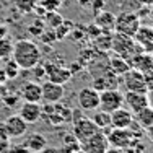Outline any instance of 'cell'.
<instances>
[{
  "label": "cell",
  "instance_id": "1",
  "mask_svg": "<svg viewBox=\"0 0 153 153\" xmlns=\"http://www.w3.org/2000/svg\"><path fill=\"white\" fill-rule=\"evenodd\" d=\"M12 59L21 70H31L41 62V49L33 39H20L13 44Z\"/></svg>",
  "mask_w": 153,
  "mask_h": 153
},
{
  "label": "cell",
  "instance_id": "2",
  "mask_svg": "<svg viewBox=\"0 0 153 153\" xmlns=\"http://www.w3.org/2000/svg\"><path fill=\"white\" fill-rule=\"evenodd\" d=\"M111 51L117 56L124 57L127 62L132 59L134 56H137L138 52H145L140 46L135 42L134 38L129 36L119 34V33H112V44H111Z\"/></svg>",
  "mask_w": 153,
  "mask_h": 153
},
{
  "label": "cell",
  "instance_id": "3",
  "mask_svg": "<svg viewBox=\"0 0 153 153\" xmlns=\"http://www.w3.org/2000/svg\"><path fill=\"white\" fill-rule=\"evenodd\" d=\"M142 21L140 16L135 12H121L116 16V25H114V33L134 38L137 30L140 28Z\"/></svg>",
  "mask_w": 153,
  "mask_h": 153
},
{
  "label": "cell",
  "instance_id": "4",
  "mask_svg": "<svg viewBox=\"0 0 153 153\" xmlns=\"http://www.w3.org/2000/svg\"><path fill=\"white\" fill-rule=\"evenodd\" d=\"M106 130V138L109 147L119 148V150H124V148H130L134 143H135L137 138H134V134L130 132V129H114V127H108Z\"/></svg>",
  "mask_w": 153,
  "mask_h": 153
},
{
  "label": "cell",
  "instance_id": "5",
  "mask_svg": "<svg viewBox=\"0 0 153 153\" xmlns=\"http://www.w3.org/2000/svg\"><path fill=\"white\" fill-rule=\"evenodd\" d=\"M72 116H75L74 119V129H72V135H74L80 143L86 142L90 137H93L98 132V127L94 126V122L90 117L85 116H78L76 112H72Z\"/></svg>",
  "mask_w": 153,
  "mask_h": 153
},
{
  "label": "cell",
  "instance_id": "6",
  "mask_svg": "<svg viewBox=\"0 0 153 153\" xmlns=\"http://www.w3.org/2000/svg\"><path fill=\"white\" fill-rule=\"evenodd\" d=\"M122 76V83L126 86L127 91H142V93H147L148 91V85H147V80L142 72L135 70V68H129Z\"/></svg>",
  "mask_w": 153,
  "mask_h": 153
},
{
  "label": "cell",
  "instance_id": "7",
  "mask_svg": "<svg viewBox=\"0 0 153 153\" xmlns=\"http://www.w3.org/2000/svg\"><path fill=\"white\" fill-rule=\"evenodd\" d=\"M44 72H46V78L49 82L54 83H60L65 85L67 82H70L72 72L68 70V67H64L62 64H56V62H46L44 64Z\"/></svg>",
  "mask_w": 153,
  "mask_h": 153
},
{
  "label": "cell",
  "instance_id": "8",
  "mask_svg": "<svg viewBox=\"0 0 153 153\" xmlns=\"http://www.w3.org/2000/svg\"><path fill=\"white\" fill-rule=\"evenodd\" d=\"M76 101L83 111H96L100 108V91H96L93 86H85L76 93Z\"/></svg>",
  "mask_w": 153,
  "mask_h": 153
},
{
  "label": "cell",
  "instance_id": "9",
  "mask_svg": "<svg viewBox=\"0 0 153 153\" xmlns=\"http://www.w3.org/2000/svg\"><path fill=\"white\" fill-rule=\"evenodd\" d=\"M124 106V94L119 90H104L100 93V109L112 112Z\"/></svg>",
  "mask_w": 153,
  "mask_h": 153
},
{
  "label": "cell",
  "instance_id": "10",
  "mask_svg": "<svg viewBox=\"0 0 153 153\" xmlns=\"http://www.w3.org/2000/svg\"><path fill=\"white\" fill-rule=\"evenodd\" d=\"M124 104L127 106L132 114L138 112L140 109L150 106V101H148V94L142 93V91H126L124 93Z\"/></svg>",
  "mask_w": 153,
  "mask_h": 153
},
{
  "label": "cell",
  "instance_id": "11",
  "mask_svg": "<svg viewBox=\"0 0 153 153\" xmlns=\"http://www.w3.org/2000/svg\"><path fill=\"white\" fill-rule=\"evenodd\" d=\"M108 148H109V143L103 130H98L93 137H90L86 142L82 143L83 153H106Z\"/></svg>",
  "mask_w": 153,
  "mask_h": 153
},
{
  "label": "cell",
  "instance_id": "12",
  "mask_svg": "<svg viewBox=\"0 0 153 153\" xmlns=\"http://www.w3.org/2000/svg\"><path fill=\"white\" fill-rule=\"evenodd\" d=\"M41 91H42V100H44L46 103H51V104H57L62 98L65 96L64 85L49 82V80L41 85Z\"/></svg>",
  "mask_w": 153,
  "mask_h": 153
},
{
  "label": "cell",
  "instance_id": "13",
  "mask_svg": "<svg viewBox=\"0 0 153 153\" xmlns=\"http://www.w3.org/2000/svg\"><path fill=\"white\" fill-rule=\"evenodd\" d=\"M3 126H5V130H7V134H8L10 138H20L28 132V124L18 114L8 116V117L5 119V122H3Z\"/></svg>",
  "mask_w": 153,
  "mask_h": 153
},
{
  "label": "cell",
  "instance_id": "14",
  "mask_svg": "<svg viewBox=\"0 0 153 153\" xmlns=\"http://www.w3.org/2000/svg\"><path fill=\"white\" fill-rule=\"evenodd\" d=\"M20 98L26 103H41L42 101V91H41V85L36 82H25L20 86Z\"/></svg>",
  "mask_w": 153,
  "mask_h": 153
},
{
  "label": "cell",
  "instance_id": "15",
  "mask_svg": "<svg viewBox=\"0 0 153 153\" xmlns=\"http://www.w3.org/2000/svg\"><path fill=\"white\" fill-rule=\"evenodd\" d=\"M18 116L26 124H36L42 116V106L39 103H26V101H23L20 106Z\"/></svg>",
  "mask_w": 153,
  "mask_h": 153
},
{
  "label": "cell",
  "instance_id": "16",
  "mask_svg": "<svg viewBox=\"0 0 153 153\" xmlns=\"http://www.w3.org/2000/svg\"><path fill=\"white\" fill-rule=\"evenodd\" d=\"M134 124V114L127 108H119L111 112V127L114 129H129Z\"/></svg>",
  "mask_w": 153,
  "mask_h": 153
},
{
  "label": "cell",
  "instance_id": "17",
  "mask_svg": "<svg viewBox=\"0 0 153 153\" xmlns=\"http://www.w3.org/2000/svg\"><path fill=\"white\" fill-rule=\"evenodd\" d=\"M134 39H135V42L145 52H152V49H153V26H143V25H140V28L137 30Z\"/></svg>",
  "mask_w": 153,
  "mask_h": 153
},
{
  "label": "cell",
  "instance_id": "18",
  "mask_svg": "<svg viewBox=\"0 0 153 153\" xmlns=\"http://www.w3.org/2000/svg\"><path fill=\"white\" fill-rule=\"evenodd\" d=\"M94 25L100 28L103 33H114V25H116V15L108 10H103L98 15H94Z\"/></svg>",
  "mask_w": 153,
  "mask_h": 153
},
{
  "label": "cell",
  "instance_id": "19",
  "mask_svg": "<svg viewBox=\"0 0 153 153\" xmlns=\"http://www.w3.org/2000/svg\"><path fill=\"white\" fill-rule=\"evenodd\" d=\"M108 68L112 72V74L121 76V75H124L127 70H129L130 65H129V62L124 59V57L114 54V56H111V57H109V60H108Z\"/></svg>",
  "mask_w": 153,
  "mask_h": 153
},
{
  "label": "cell",
  "instance_id": "20",
  "mask_svg": "<svg viewBox=\"0 0 153 153\" xmlns=\"http://www.w3.org/2000/svg\"><path fill=\"white\" fill-rule=\"evenodd\" d=\"M25 147H26L31 153L42 152L47 147V138L42 135V134L34 132V134H31V135L26 138V145H25Z\"/></svg>",
  "mask_w": 153,
  "mask_h": 153
},
{
  "label": "cell",
  "instance_id": "21",
  "mask_svg": "<svg viewBox=\"0 0 153 153\" xmlns=\"http://www.w3.org/2000/svg\"><path fill=\"white\" fill-rule=\"evenodd\" d=\"M134 122H137L142 129H148L153 126V106H147L134 114Z\"/></svg>",
  "mask_w": 153,
  "mask_h": 153
},
{
  "label": "cell",
  "instance_id": "22",
  "mask_svg": "<svg viewBox=\"0 0 153 153\" xmlns=\"http://www.w3.org/2000/svg\"><path fill=\"white\" fill-rule=\"evenodd\" d=\"M91 121L94 122V126L100 130H104L108 127H111V112H106L103 109H96L91 117Z\"/></svg>",
  "mask_w": 153,
  "mask_h": 153
},
{
  "label": "cell",
  "instance_id": "23",
  "mask_svg": "<svg viewBox=\"0 0 153 153\" xmlns=\"http://www.w3.org/2000/svg\"><path fill=\"white\" fill-rule=\"evenodd\" d=\"M111 44H112V33H101L98 38L93 39V46L96 47L100 52H108V51H111Z\"/></svg>",
  "mask_w": 153,
  "mask_h": 153
},
{
  "label": "cell",
  "instance_id": "24",
  "mask_svg": "<svg viewBox=\"0 0 153 153\" xmlns=\"http://www.w3.org/2000/svg\"><path fill=\"white\" fill-rule=\"evenodd\" d=\"M74 26H75V25L72 23L70 20H65V18H64V21H62L59 26L54 28V34H56V39H57V41H62V39H65L68 34H70V31L74 30Z\"/></svg>",
  "mask_w": 153,
  "mask_h": 153
},
{
  "label": "cell",
  "instance_id": "25",
  "mask_svg": "<svg viewBox=\"0 0 153 153\" xmlns=\"http://www.w3.org/2000/svg\"><path fill=\"white\" fill-rule=\"evenodd\" d=\"M3 74H5V78H7V82L8 80H13V78H16L18 74H20V70L21 68L18 67V64L13 59H7V62L3 64Z\"/></svg>",
  "mask_w": 153,
  "mask_h": 153
},
{
  "label": "cell",
  "instance_id": "26",
  "mask_svg": "<svg viewBox=\"0 0 153 153\" xmlns=\"http://www.w3.org/2000/svg\"><path fill=\"white\" fill-rule=\"evenodd\" d=\"M42 21H44L51 30H54V28L59 26L62 21H64V16H62L57 10H54V12H46L44 16H42Z\"/></svg>",
  "mask_w": 153,
  "mask_h": 153
},
{
  "label": "cell",
  "instance_id": "27",
  "mask_svg": "<svg viewBox=\"0 0 153 153\" xmlns=\"http://www.w3.org/2000/svg\"><path fill=\"white\" fill-rule=\"evenodd\" d=\"M12 52H13V42L12 39H8L7 36L0 38V59L2 60H7L12 57Z\"/></svg>",
  "mask_w": 153,
  "mask_h": 153
},
{
  "label": "cell",
  "instance_id": "28",
  "mask_svg": "<svg viewBox=\"0 0 153 153\" xmlns=\"http://www.w3.org/2000/svg\"><path fill=\"white\" fill-rule=\"evenodd\" d=\"M36 5H38V2H36V0H15V8L20 13H23V15L34 12Z\"/></svg>",
  "mask_w": 153,
  "mask_h": 153
},
{
  "label": "cell",
  "instance_id": "29",
  "mask_svg": "<svg viewBox=\"0 0 153 153\" xmlns=\"http://www.w3.org/2000/svg\"><path fill=\"white\" fill-rule=\"evenodd\" d=\"M10 140H12V138H10L8 134H7L3 122H0V153H8L10 147H12Z\"/></svg>",
  "mask_w": 153,
  "mask_h": 153
},
{
  "label": "cell",
  "instance_id": "30",
  "mask_svg": "<svg viewBox=\"0 0 153 153\" xmlns=\"http://www.w3.org/2000/svg\"><path fill=\"white\" fill-rule=\"evenodd\" d=\"M2 101H3V104H5L7 108H10V106H16L18 103L21 101V98H20V94L18 93H8V91H5L2 94Z\"/></svg>",
  "mask_w": 153,
  "mask_h": 153
},
{
  "label": "cell",
  "instance_id": "31",
  "mask_svg": "<svg viewBox=\"0 0 153 153\" xmlns=\"http://www.w3.org/2000/svg\"><path fill=\"white\" fill-rule=\"evenodd\" d=\"M60 5H62L60 0H39L38 2V7H41L44 12H54V10H57Z\"/></svg>",
  "mask_w": 153,
  "mask_h": 153
},
{
  "label": "cell",
  "instance_id": "32",
  "mask_svg": "<svg viewBox=\"0 0 153 153\" xmlns=\"http://www.w3.org/2000/svg\"><path fill=\"white\" fill-rule=\"evenodd\" d=\"M39 38H41V41L42 42H46V44H52V42H56L57 39H56V34H54V30H44L41 33V36H39Z\"/></svg>",
  "mask_w": 153,
  "mask_h": 153
},
{
  "label": "cell",
  "instance_id": "33",
  "mask_svg": "<svg viewBox=\"0 0 153 153\" xmlns=\"http://www.w3.org/2000/svg\"><path fill=\"white\" fill-rule=\"evenodd\" d=\"M85 31H86V36H90V39H91V41H93L94 38H98V36H100L101 33H103V31H101L94 23L88 25V26H85Z\"/></svg>",
  "mask_w": 153,
  "mask_h": 153
},
{
  "label": "cell",
  "instance_id": "34",
  "mask_svg": "<svg viewBox=\"0 0 153 153\" xmlns=\"http://www.w3.org/2000/svg\"><path fill=\"white\" fill-rule=\"evenodd\" d=\"M104 0H93V3H91V7H90V10L93 12V15H98L100 12H103L104 10Z\"/></svg>",
  "mask_w": 153,
  "mask_h": 153
},
{
  "label": "cell",
  "instance_id": "35",
  "mask_svg": "<svg viewBox=\"0 0 153 153\" xmlns=\"http://www.w3.org/2000/svg\"><path fill=\"white\" fill-rule=\"evenodd\" d=\"M33 72H34V75H36V78L38 80H41V78H46V72H44V65H41V64H38V65H34V67L31 68Z\"/></svg>",
  "mask_w": 153,
  "mask_h": 153
},
{
  "label": "cell",
  "instance_id": "36",
  "mask_svg": "<svg viewBox=\"0 0 153 153\" xmlns=\"http://www.w3.org/2000/svg\"><path fill=\"white\" fill-rule=\"evenodd\" d=\"M8 153H30V150H28L25 145H16V147H10V150H8Z\"/></svg>",
  "mask_w": 153,
  "mask_h": 153
},
{
  "label": "cell",
  "instance_id": "37",
  "mask_svg": "<svg viewBox=\"0 0 153 153\" xmlns=\"http://www.w3.org/2000/svg\"><path fill=\"white\" fill-rule=\"evenodd\" d=\"M76 3H78L82 8H90L93 3V0H76Z\"/></svg>",
  "mask_w": 153,
  "mask_h": 153
},
{
  "label": "cell",
  "instance_id": "38",
  "mask_svg": "<svg viewBox=\"0 0 153 153\" xmlns=\"http://www.w3.org/2000/svg\"><path fill=\"white\" fill-rule=\"evenodd\" d=\"M145 130H147V135H148V138H150V140L153 142V126H150L148 129H145Z\"/></svg>",
  "mask_w": 153,
  "mask_h": 153
},
{
  "label": "cell",
  "instance_id": "39",
  "mask_svg": "<svg viewBox=\"0 0 153 153\" xmlns=\"http://www.w3.org/2000/svg\"><path fill=\"white\" fill-rule=\"evenodd\" d=\"M147 94H148V101H150V106H153V88L148 90Z\"/></svg>",
  "mask_w": 153,
  "mask_h": 153
},
{
  "label": "cell",
  "instance_id": "40",
  "mask_svg": "<svg viewBox=\"0 0 153 153\" xmlns=\"http://www.w3.org/2000/svg\"><path fill=\"white\" fill-rule=\"evenodd\" d=\"M106 153H122V150H119V148H114V147H109Z\"/></svg>",
  "mask_w": 153,
  "mask_h": 153
},
{
  "label": "cell",
  "instance_id": "41",
  "mask_svg": "<svg viewBox=\"0 0 153 153\" xmlns=\"http://www.w3.org/2000/svg\"><path fill=\"white\" fill-rule=\"evenodd\" d=\"M5 82H7V78H5V74H3V70L0 68V85H3Z\"/></svg>",
  "mask_w": 153,
  "mask_h": 153
},
{
  "label": "cell",
  "instance_id": "42",
  "mask_svg": "<svg viewBox=\"0 0 153 153\" xmlns=\"http://www.w3.org/2000/svg\"><path fill=\"white\" fill-rule=\"evenodd\" d=\"M3 36H7V28L0 26V38H3Z\"/></svg>",
  "mask_w": 153,
  "mask_h": 153
},
{
  "label": "cell",
  "instance_id": "43",
  "mask_svg": "<svg viewBox=\"0 0 153 153\" xmlns=\"http://www.w3.org/2000/svg\"><path fill=\"white\" fill-rule=\"evenodd\" d=\"M0 93H5V91H3V90H2V88H0ZM0 98H2V94H0Z\"/></svg>",
  "mask_w": 153,
  "mask_h": 153
},
{
  "label": "cell",
  "instance_id": "44",
  "mask_svg": "<svg viewBox=\"0 0 153 153\" xmlns=\"http://www.w3.org/2000/svg\"><path fill=\"white\" fill-rule=\"evenodd\" d=\"M2 64H3V60H2V59H0V65H2Z\"/></svg>",
  "mask_w": 153,
  "mask_h": 153
},
{
  "label": "cell",
  "instance_id": "45",
  "mask_svg": "<svg viewBox=\"0 0 153 153\" xmlns=\"http://www.w3.org/2000/svg\"><path fill=\"white\" fill-rule=\"evenodd\" d=\"M150 54H152V57H153V49H152V52H150Z\"/></svg>",
  "mask_w": 153,
  "mask_h": 153
}]
</instances>
